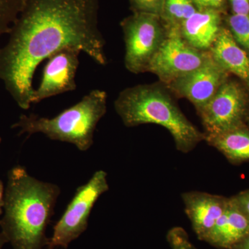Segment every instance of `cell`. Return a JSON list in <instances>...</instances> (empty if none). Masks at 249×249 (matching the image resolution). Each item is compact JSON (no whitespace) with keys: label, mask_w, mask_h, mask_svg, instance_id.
I'll list each match as a JSON object with an SVG mask.
<instances>
[{"label":"cell","mask_w":249,"mask_h":249,"mask_svg":"<svg viewBox=\"0 0 249 249\" xmlns=\"http://www.w3.org/2000/svg\"><path fill=\"white\" fill-rule=\"evenodd\" d=\"M99 0H27L0 49V80L18 106L33 104L37 67L62 49H78L105 66L106 41L98 28Z\"/></svg>","instance_id":"obj_1"},{"label":"cell","mask_w":249,"mask_h":249,"mask_svg":"<svg viewBox=\"0 0 249 249\" xmlns=\"http://www.w3.org/2000/svg\"><path fill=\"white\" fill-rule=\"evenodd\" d=\"M60 193L57 185L36 179L22 166L10 170L0 227L14 249H42L48 245L46 229Z\"/></svg>","instance_id":"obj_2"},{"label":"cell","mask_w":249,"mask_h":249,"mask_svg":"<svg viewBox=\"0 0 249 249\" xmlns=\"http://www.w3.org/2000/svg\"><path fill=\"white\" fill-rule=\"evenodd\" d=\"M114 107L124 125L136 127L156 124L166 129L177 150L188 153L205 140L201 132L188 120L168 90L160 84L138 85L123 90Z\"/></svg>","instance_id":"obj_3"},{"label":"cell","mask_w":249,"mask_h":249,"mask_svg":"<svg viewBox=\"0 0 249 249\" xmlns=\"http://www.w3.org/2000/svg\"><path fill=\"white\" fill-rule=\"evenodd\" d=\"M107 100L106 91L93 89L55 117L22 114L12 127L20 129V134L42 133L52 140L70 142L80 151H86L93 145L95 129L107 111Z\"/></svg>","instance_id":"obj_4"},{"label":"cell","mask_w":249,"mask_h":249,"mask_svg":"<svg viewBox=\"0 0 249 249\" xmlns=\"http://www.w3.org/2000/svg\"><path fill=\"white\" fill-rule=\"evenodd\" d=\"M121 27L125 45L124 66L135 74L147 71L166 37L168 27L160 16L143 13L124 18Z\"/></svg>","instance_id":"obj_5"},{"label":"cell","mask_w":249,"mask_h":249,"mask_svg":"<svg viewBox=\"0 0 249 249\" xmlns=\"http://www.w3.org/2000/svg\"><path fill=\"white\" fill-rule=\"evenodd\" d=\"M107 175L103 170L96 172L88 183L77 188L73 199L53 228L49 239L48 249L61 247L67 249L86 230L93 206L103 193L109 191Z\"/></svg>","instance_id":"obj_6"},{"label":"cell","mask_w":249,"mask_h":249,"mask_svg":"<svg viewBox=\"0 0 249 249\" xmlns=\"http://www.w3.org/2000/svg\"><path fill=\"white\" fill-rule=\"evenodd\" d=\"M211 56L188 44L178 27H168L166 37L152 58L147 71L168 85L200 67Z\"/></svg>","instance_id":"obj_7"},{"label":"cell","mask_w":249,"mask_h":249,"mask_svg":"<svg viewBox=\"0 0 249 249\" xmlns=\"http://www.w3.org/2000/svg\"><path fill=\"white\" fill-rule=\"evenodd\" d=\"M249 112L245 90L235 81L227 80L198 114L206 129L204 133L217 134L245 124Z\"/></svg>","instance_id":"obj_8"},{"label":"cell","mask_w":249,"mask_h":249,"mask_svg":"<svg viewBox=\"0 0 249 249\" xmlns=\"http://www.w3.org/2000/svg\"><path fill=\"white\" fill-rule=\"evenodd\" d=\"M227 76V72L211 55L200 67L174 80L168 86L179 97L193 103L198 112L213 98L228 80Z\"/></svg>","instance_id":"obj_9"},{"label":"cell","mask_w":249,"mask_h":249,"mask_svg":"<svg viewBox=\"0 0 249 249\" xmlns=\"http://www.w3.org/2000/svg\"><path fill=\"white\" fill-rule=\"evenodd\" d=\"M80 53L78 49L66 48L47 59L40 85L34 91L33 104L76 89Z\"/></svg>","instance_id":"obj_10"},{"label":"cell","mask_w":249,"mask_h":249,"mask_svg":"<svg viewBox=\"0 0 249 249\" xmlns=\"http://www.w3.org/2000/svg\"><path fill=\"white\" fill-rule=\"evenodd\" d=\"M181 197L193 231L204 242L224 213L229 198L200 191L186 192Z\"/></svg>","instance_id":"obj_11"},{"label":"cell","mask_w":249,"mask_h":249,"mask_svg":"<svg viewBox=\"0 0 249 249\" xmlns=\"http://www.w3.org/2000/svg\"><path fill=\"white\" fill-rule=\"evenodd\" d=\"M249 235V219L233 196L204 242L219 249H231Z\"/></svg>","instance_id":"obj_12"},{"label":"cell","mask_w":249,"mask_h":249,"mask_svg":"<svg viewBox=\"0 0 249 249\" xmlns=\"http://www.w3.org/2000/svg\"><path fill=\"white\" fill-rule=\"evenodd\" d=\"M222 11L197 9L180 24L183 38L196 49L208 52L222 28Z\"/></svg>","instance_id":"obj_13"},{"label":"cell","mask_w":249,"mask_h":249,"mask_svg":"<svg viewBox=\"0 0 249 249\" xmlns=\"http://www.w3.org/2000/svg\"><path fill=\"white\" fill-rule=\"evenodd\" d=\"M209 52L224 71L249 83V55L237 43L228 28L222 27Z\"/></svg>","instance_id":"obj_14"},{"label":"cell","mask_w":249,"mask_h":249,"mask_svg":"<svg viewBox=\"0 0 249 249\" xmlns=\"http://www.w3.org/2000/svg\"><path fill=\"white\" fill-rule=\"evenodd\" d=\"M204 141L232 164L249 161V127L246 124L220 133L205 134Z\"/></svg>","instance_id":"obj_15"},{"label":"cell","mask_w":249,"mask_h":249,"mask_svg":"<svg viewBox=\"0 0 249 249\" xmlns=\"http://www.w3.org/2000/svg\"><path fill=\"white\" fill-rule=\"evenodd\" d=\"M193 0H166L162 19L167 27H179L196 11Z\"/></svg>","instance_id":"obj_16"},{"label":"cell","mask_w":249,"mask_h":249,"mask_svg":"<svg viewBox=\"0 0 249 249\" xmlns=\"http://www.w3.org/2000/svg\"><path fill=\"white\" fill-rule=\"evenodd\" d=\"M27 0H0V36L11 32Z\"/></svg>","instance_id":"obj_17"},{"label":"cell","mask_w":249,"mask_h":249,"mask_svg":"<svg viewBox=\"0 0 249 249\" xmlns=\"http://www.w3.org/2000/svg\"><path fill=\"white\" fill-rule=\"evenodd\" d=\"M227 22L232 37L249 55V16L231 14Z\"/></svg>","instance_id":"obj_18"},{"label":"cell","mask_w":249,"mask_h":249,"mask_svg":"<svg viewBox=\"0 0 249 249\" xmlns=\"http://www.w3.org/2000/svg\"><path fill=\"white\" fill-rule=\"evenodd\" d=\"M133 13L155 15L162 17L166 0H129Z\"/></svg>","instance_id":"obj_19"},{"label":"cell","mask_w":249,"mask_h":249,"mask_svg":"<svg viewBox=\"0 0 249 249\" xmlns=\"http://www.w3.org/2000/svg\"><path fill=\"white\" fill-rule=\"evenodd\" d=\"M166 238L172 249H196L183 228H172L167 233Z\"/></svg>","instance_id":"obj_20"},{"label":"cell","mask_w":249,"mask_h":249,"mask_svg":"<svg viewBox=\"0 0 249 249\" xmlns=\"http://www.w3.org/2000/svg\"><path fill=\"white\" fill-rule=\"evenodd\" d=\"M197 9H213L222 11L227 0H193Z\"/></svg>","instance_id":"obj_21"},{"label":"cell","mask_w":249,"mask_h":249,"mask_svg":"<svg viewBox=\"0 0 249 249\" xmlns=\"http://www.w3.org/2000/svg\"><path fill=\"white\" fill-rule=\"evenodd\" d=\"M232 14L249 16V0H229Z\"/></svg>","instance_id":"obj_22"},{"label":"cell","mask_w":249,"mask_h":249,"mask_svg":"<svg viewBox=\"0 0 249 249\" xmlns=\"http://www.w3.org/2000/svg\"><path fill=\"white\" fill-rule=\"evenodd\" d=\"M232 196L249 219V188Z\"/></svg>","instance_id":"obj_23"},{"label":"cell","mask_w":249,"mask_h":249,"mask_svg":"<svg viewBox=\"0 0 249 249\" xmlns=\"http://www.w3.org/2000/svg\"><path fill=\"white\" fill-rule=\"evenodd\" d=\"M231 249H249V235Z\"/></svg>","instance_id":"obj_24"},{"label":"cell","mask_w":249,"mask_h":249,"mask_svg":"<svg viewBox=\"0 0 249 249\" xmlns=\"http://www.w3.org/2000/svg\"><path fill=\"white\" fill-rule=\"evenodd\" d=\"M4 188L2 181L0 180V215L3 213L4 206Z\"/></svg>","instance_id":"obj_25"},{"label":"cell","mask_w":249,"mask_h":249,"mask_svg":"<svg viewBox=\"0 0 249 249\" xmlns=\"http://www.w3.org/2000/svg\"><path fill=\"white\" fill-rule=\"evenodd\" d=\"M7 242L8 240H6V237H5L2 232H1L0 233V249H2L4 244L7 243Z\"/></svg>","instance_id":"obj_26"},{"label":"cell","mask_w":249,"mask_h":249,"mask_svg":"<svg viewBox=\"0 0 249 249\" xmlns=\"http://www.w3.org/2000/svg\"><path fill=\"white\" fill-rule=\"evenodd\" d=\"M245 124L249 127V112L247 114V118H246Z\"/></svg>","instance_id":"obj_27"},{"label":"cell","mask_w":249,"mask_h":249,"mask_svg":"<svg viewBox=\"0 0 249 249\" xmlns=\"http://www.w3.org/2000/svg\"><path fill=\"white\" fill-rule=\"evenodd\" d=\"M1 137H0V143H1Z\"/></svg>","instance_id":"obj_28"}]
</instances>
